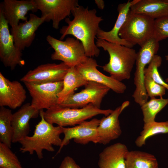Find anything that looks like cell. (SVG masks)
Returning a JSON list of instances; mask_svg holds the SVG:
<instances>
[{"mask_svg": "<svg viewBox=\"0 0 168 168\" xmlns=\"http://www.w3.org/2000/svg\"><path fill=\"white\" fill-rule=\"evenodd\" d=\"M153 38L158 42L168 38V16L154 20Z\"/></svg>", "mask_w": 168, "mask_h": 168, "instance_id": "obj_31", "label": "cell"}, {"mask_svg": "<svg viewBox=\"0 0 168 168\" xmlns=\"http://www.w3.org/2000/svg\"><path fill=\"white\" fill-rule=\"evenodd\" d=\"M165 81H166V82H168V78H166L165 79Z\"/></svg>", "mask_w": 168, "mask_h": 168, "instance_id": "obj_35", "label": "cell"}, {"mask_svg": "<svg viewBox=\"0 0 168 168\" xmlns=\"http://www.w3.org/2000/svg\"><path fill=\"white\" fill-rule=\"evenodd\" d=\"M0 168H23L11 148L0 142Z\"/></svg>", "mask_w": 168, "mask_h": 168, "instance_id": "obj_28", "label": "cell"}, {"mask_svg": "<svg viewBox=\"0 0 168 168\" xmlns=\"http://www.w3.org/2000/svg\"><path fill=\"white\" fill-rule=\"evenodd\" d=\"M41 16H46L45 21H52L56 29L59 28L60 22L69 16L72 11L79 6L78 0H35Z\"/></svg>", "mask_w": 168, "mask_h": 168, "instance_id": "obj_11", "label": "cell"}, {"mask_svg": "<svg viewBox=\"0 0 168 168\" xmlns=\"http://www.w3.org/2000/svg\"><path fill=\"white\" fill-rule=\"evenodd\" d=\"M113 110L110 109L102 110L92 104H89L80 109L63 107L57 105L46 110H42L45 120L52 124L65 127L67 126H75L79 124L87 119L99 114L106 116Z\"/></svg>", "mask_w": 168, "mask_h": 168, "instance_id": "obj_4", "label": "cell"}, {"mask_svg": "<svg viewBox=\"0 0 168 168\" xmlns=\"http://www.w3.org/2000/svg\"><path fill=\"white\" fill-rule=\"evenodd\" d=\"M84 86V89L74 93L58 105L63 107L78 109L92 104L100 108L103 98L110 89L103 84L92 81H88Z\"/></svg>", "mask_w": 168, "mask_h": 168, "instance_id": "obj_8", "label": "cell"}, {"mask_svg": "<svg viewBox=\"0 0 168 168\" xmlns=\"http://www.w3.org/2000/svg\"><path fill=\"white\" fill-rule=\"evenodd\" d=\"M32 98L31 106L37 110H47L58 104L63 81L43 84L24 83Z\"/></svg>", "mask_w": 168, "mask_h": 168, "instance_id": "obj_9", "label": "cell"}, {"mask_svg": "<svg viewBox=\"0 0 168 168\" xmlns=\"http://www.w3.org/2000/svg\"><path fill=\"white\" fill-rule=\"evenodd\" d=\"M100 122V119L94 118L73 127H63L64 137L56 154L59 153L63 147L68 144L72 139L76 143L82 145H86L90 142L99 143L97 128Z\"/></svg>", "mask_w": 168, "mask_h": 168, "instance_id": "obj_12", "label": "cell"}, {"mask_svg": "<svg viewBox=\"0 0 168 168\" xmlns=\"http://www.w3.org/2000/svg\"><path fill=\"white\" fill-rule=\"evenodd\" d=\"M128 151L124 144L118 142L105 148L99 155V168H125Z\"/></svg>", "mask_w": 168, "mask_h": 168, "instance_id": "obj_20", "label": "cell"}, {"mask_svg": "<svg viewBox=\"0 0 168 168\" xmlns=\"http://www.w3.org/2000/svg\"><path fill=\"white\" fill-rule=\"evenodd\" d=\"M0 10L11 27L17 26L21 20L27 21L28 12L38 10L35 0H4L0 6Z\"/></svg>", "mask_w": 168, "mask_h": 168, "instance_id": "obj_16", "label": "cell"}, {"mask_svg": "<svg viewBox=\"0 0 168 168\" xmlns=\"http://www.w3.org/2000/svg\"><path fill=\"white\" fill-rule=\"evenodd\" d=\"M130 10L154 20L168 16V0H134Z\"/></svg>", "mask_w": 168, "mask_h": 168, "instance_id": "obj_22", "label": "cell"}, {"mask_svg": "<svg viewBox=\"0 0 168 168\" xmlns=\"http://www.w3.org/2000/svg\"><path fill=\"white\" fill-rule=\"evenodd\" d=\"M26 98V91L21 83L10 81L0 72V106L15 109L21 106Z\"/></svg>", "mask_w": 168, "mask_h": 168, "instance_id": "obj_17", "label": "cell"}, {"mask_svg": "<svg viewBox=\"0 0 168 168\" xmlns=\"http://www.w3.org/2000/svg\"><path fill=\"white\" fill-rule=\"evenodd\" d=\"M96 13L95 9L89 10L88 7L79 5L75 8L71 12L73 19L71 20L66 18L65 21L68 25L60 29V40H63L68 35H72L82 44L87 57L98 56L100 50L95 40L100 29V24L103 19L101 16H97Z\"/></svg>", "mask_w": 168, "mask_h": 168, "instance_id": "obj_1", "label": "cell"}, {"mask_svg": "<svg viewBox=\"0 0 168 168\" xmlns=\"http://www.w3.org/2000/svg\"><path fill=\"white\" fill-rule=\"evenodd\" d=\"M59 168H82L77 164L74 159L69 156L64 157Z\"/></svg>", "mask_w": 168, "mask_h": 168, "instance_id": "obj_32", "label": "cell"}, {"mask_svg": "<svg viewBox=\"0 0 168 168\" xmlns=\"http://www.w3.org/2000/svg\"><path fill=\"white\" fill-rule=\"evenodd\" d=\"M154 20L130 10L119 35L133 46L138 44L141 47L153 38Z\"/></svg>", "mask_w": 168, "mask_h": 168, "instance_id": "obj_5", "label": "cell"}, {"mask_svg": "<svg viewBox=\"0 0 168 168\" xmlns=\"http://www.w3.org/2000/svg\"><path fill=\"white\" fill-rule=\"evenodd\" d=\"M43 110H40L41 120L35 126L33 135L26 137L19 142L21 145V152L30 155L35 152L40 159L43 158V150L52 152L55 151L53 145L61 146L62 140L60 135L63 133V127L54 126L45 120Z\"/></svg>", "mask_w": 168, "mask_h": 168, "instance_id": "obj_2", "label": "cell"}, {"mask_svg": "<svg viewBox=\"0 0 168 168\" xmlns=\"http://www.w3.org/2000/svg\"><path fill=\"white\" fill-rule=\"evenodd\" d=\"M39 114L40 111L33 107L29 103L23 105L13 114L11 122L13 132L12 143L19 142L28 136L30 131V120L37 117Z\"/></svg>", "mask_w": 168, "mask_h": 168, "instance_id": "obj_19", "label": "cell"}, {"mask_svg": "<svg viewBox=\"0 0 168 168\" xmlns=\"http://www.w3.org/2000/svg\"><path fill=\"white\" fill-rule=\"evenodd\" d=\"M96 39V43L97 47L107 51L110 56L109 62L102 66L103 70L118 81L129 79L135 63L137 56L135 50L132 48Z\"/></svg>", "mask_w": 168, "mask_h": 168, "instance_id": "obj_3", "label": "cell"}, {"mask_svg": "<svg viewBox=\"0 0 168 168\" xmlns=\"http://www.w3.org/2000/svg\"><path fill=\"white\" fill-rule=\"evenodd\" d=\"M13 114L12 110L5 107L0 108V142L11 148L13 129L11 122Z\"/></svg>", "mask_w": 168, "mask_h": 168, "instance_id": "obj_25", "label": "cell"}, {"mask_svg": "<svg viewBox=\"0 0 168 168\" xmlns=\"http://www.w3.org/2000/svg\"><path fill=\"white\" fill-rule=\"evenodd\" d=\"M168 133V121L156 122L155 121L144 124L143 129L135 142L138 147L146 144V141L149 138L160 133Z\"/></svg>", "mask_w": 168, "mask_h": 168, "instance_id": "obj_26", "label": "cell"}, {"mask_svg": "<svg viewBox=\"0 0 168 168\" xmlns=\"http://www.w3.org/2000/svg\"><path fill=\"white\" fill-rule=\"evenodd\" d=\"M95 3L97 5L98 8L101 10H103L105 7L104 1L103 0H95Z\"/></svg>", "mask_w": 168, "mask_h": 168, "instance_id": "obj_33", "label": "cell"}, {"mask_svg": "<svg viewBox=\"0 0 168 168\" xmlns=\"http://www.w3.org/2000/svg\"><path fill=\"white\" fill-rule=\"evenodd\" d=\"M144 85L146 92L150 98L160 96L165 94L166 88L157 83L149 76L144 75Z\"/></svg>", "mask_w": 168, "mask_h": 168, "instance_id": "obj_30", "label": "cell"}, {"mask_svg": "<svg viewBox=\"0 0 168 168\" xmlns=\"http://www.w3.org/2000/svg\"><path fill=\"white\" fill-rule=\"evenodd\" d=\"M165 57L166 60L168 61V55H166Z\"/></svg>", "mask_w": 168, "mask_h": 168, "instance_id": "obj_34", "label": "cell"}, {"mask_svg": "<svg viewBox=\"0 0 168 168\" xmlns=\"http://www.w3.org/2000/svg\"><path fill=\"white\" fill-rule=\"evenodd\" d=\"M159 48V42L152 38L141 47L137 53L134 78L136 87L132 96L135 102L140 106L147 101L148 97L144 85V70L146 66L156 54Z\"/></svg>", "mask_w": 168, "mask_h": 168, "instance_id": "obj_7", "label": "cell"}, {"mask_svg": "<svg viewBox=\"0 0 168 168\" xmlns=\"http://www.w3.org/2000/svg\"><path fill=\"white\" fill-rule=\"evenodd\" d=\"M131 5V2L129 0L126 3H120L118 5L117 8L118 15L114 27L110 30L108 31L100 29L97 35L98 39L130 48L133 47V45L121 39L119 35V32L130 10Z\"/></svg>", "mask_w": 168, "mask_h": 168, "instance_id": "obj_21", "label": "cell"}, {"mask_svg": "<svg viewBox=\"0 0 168 168\" xmlns=\"http://www.w3.org/2000/svg\"><path fill=\"white\" fill-rule=\"evenodd\" d=\"M168 104V98H151L143 104L141 109L143 115L144 124L155 121L156 115Z\"/></svg>", "mask_w": 168, "mask_h": 168, "instance_id": "obj_27", "label": "cell"}, {"mask_svg": "<svg viewBox=\"0 0 168 168\" xmlns=\"http://www.w3.org/2000/svg\"><path fill=\"white\" fill-rule=\"evenodd\" d=\"M8 25L0 10V59L5 67L13 70L18 65L24 66L25 62L22 57V51L15 45Z\"/></svg>", "mask_w": 168, "mask_h": 168, "instance_id": "obj_10", "label": "cell"}, {"mask_svg": "<svg viewBox=\"0 0 168 168\" xmlns=\"http://www.w3.org/2000/svg\"><path fill=\"white\" fill-rule=\"evenodd\" d=\"M162 61V59L160 56L155 55L147 67L145 68L144 75L149 76L156 82L165 87L168 91V84L163 79L158 70Z\"/></svg>", "mask_w": 168, "mask_h": 168, "instance_id": "obj_29", "label": "cell"}, {"mask_svg": "<svg viewBox=\"0 0 168 168\" xmlns=\"http://www.w3.org/2000/svg\"><path fill=\"white\" fill-rule=\"evenodd\" d=\"M125 165V168H158L157 159L154 155L137 150L128 152Z\"/></svg>", "mask_w": 168, "mask_h": 168, "instance_id": "obj_24", "label": "cell"}, {"mask_svg": "<svg viewBox=\"0 0 168 168\" xmlns=\"http://www.w3.org/2000/svg\"><path fill=\"white\" fill-rule=\"evenodd\" d=\"M29 16L28 21L19 23L17 26L11 27L10 30L15 45L21 51L31 45L34 40L36 31L45 22L46 18L45 16L39 17L32 13H30Z\"/></svg>", "mask_w": 168, "mask_h": 168, "instance_id": "obj_15", "label": "cell"}, {"mask_svg": "<svg viewBox=\"0 0 168 168\" xmlns=\"http://www.w3.org/2000/svg\"><path fill=\"white\" fill-rule=\"evenodd\" d=\"M46 40L54 51L51 55L53 60L61 61L71 68L82 63L87 58L83 45L77 39L68 37L62 41L49 35Z\"/></svg>", "mask_w": 168, "mask_h": 168, "instance_id": "obj_6", "label": "cell"}, {"mask_svg": "<svg viewBox=\"0 0 168 168\" xmlns=\"http://www.w3.org/2000/svg\"><path fill=\"white\" fill-rule=\"evenodd\" d=\"M129 104V102L128 101L124 102L121 106L113 110L109 115L103 117L100 119L97 128L99 143L106 145L121 135L122 131L119 117Z\"/></svg>", "mask_w": 168, "mask_h": 168, "instance_id": "obj_18", "label": "cell"}, {"mask_svg": "<svg viewBox=\"0 0 168 168\" xmlns=\"http://www.w3.org/2000/svg\"><path fill=\"white\" fill-rule=\"evenodd\" d=\"M96 60L87 57L84 63L76 67L78 72L87 81H92L103 84L118 94L123 93L126 89V85L111 76H106L97 69Z\"/></svg>", "mask_w": 168, "mask_h": 168, "instance_id": "obj_14", "label": "cell"}, {"mask_svg": "<svg viewBox=\"0 0 168 168\" xmlns=\"http://www.w3.org/2000/svg\"><path fill=\"white\" fill-rule=\"evenodd\" d=\"M70 68L63 62L47 63L30 70L20 79L23 83L43 84L62 81Z\"/></svg>", "mask_w": 168, "mask_h": 168, "instance_id": "obj_13", "label": "cell"}, {"mask_svg": "<svg viewBox=\"0 0 168 168\" xmlns=\"http://www.w3.org/2000/svg\"><path fill=\"white\" fill-rule=\"evenodd\" d=\"M63 89L58 94V104H60L73 95L75 89L85 86L88 81L85 80L76 67L70 68L63 80Z\"/></svg>", "mask_w": 168, "mask_h": 168, "instance_id": "obj_23", "label": "cell"}]
</instances>
